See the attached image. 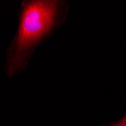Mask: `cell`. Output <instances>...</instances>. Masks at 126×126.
I'll use <instances>...</instances> for the list:
<instances>
[{"instance_id": "6da1fadb", "label": "cell", "mask_w": 126, "mask_h": 126, "mask_svg": "<svg viewBox=\"0 0 126 126\" xmlns=\"http://www.w3.org/2000/svg\"><path fill=\"white\" fill-rule=\"evenodd\" d=\"M58 2L30 0L21 4L19 24L7 49L5 71L9 78L24 72L38 45L54 29Z\"/></svg>"}, {"instance_id": "7a4b0ae2", "label": "cell", "mask_w": 126, "mask_h": 126, "mask_svg": "<svg viewBox=\"0 0 126 126\" xmlns=\"http://www.w3.org/2000/svg\"><path fill=\"white\" fill-rule=\"evenodd\" d=\"M113 126H126V116L120 122H119L116 125H114Z\"/></svg>"}]
</instances>
